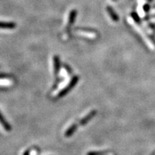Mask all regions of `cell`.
<instances>
[{
  "label": "cell",
  "instance_id": "cell-1",
  "mask_svg": "<svg viewBox=\"0 0 155 155\" xmlns=\"http://www.w3.org/2000/svg\"><path fill=\"white\" fill-rule=\"evenodd\" d=\"M76 16H77V11L76 10H72L71 12L69 15V18H68V28H71V26L73 25V23L75 22V19H76Z\"/></svg>",
  "mask_w": 155,
  "mask_h": 155
},
{
  "label": "cell",
  "instance_id": "cell-2",
  "mask_svg": "<svg viewBox=\"0 0 155 155\" xmlns=\"http://www.w3.org/2000/svg\"><path fill=\"white\" fill-rule=\"evenodd\" d=\"M16 28V24L11 22H0V29H9L12 30Z\"/></svg>",
  "mask_w": 155,
  "mask_h": 155
},
{
  "label": "cell",
  "instance_id": "cell-3",
  "mask_svg": "<svg viewBox=\"0 0 155 155\" xmlns=\"http://www.w3.org/2000/svg\"><path fill=\"white\" fill-rule=\"evenodd\" d=\"M78 79V78L77 76H75L74 78H73L72 79V81H71V83H70V84L68 85V86L67 88H65V89H64V90L62 91L61 93V94H60V96H63V95L65 94V93H67L68 91V90H70V89L72 88L75 85V83H77Z\"/></svg>",
  "mask_w": 155,
  "mask_h": 155
},
{
  "label": "cell",
  "instance_id": "cell-4",
  "mask_svg": "<svg viewBox=\"0 0 155 155\" xmlns=\"http://www.w3.org/2000/svg\"><path fill=\"white\" fill-rule=\"evenodd\" d=\"M59 69H60L59 57H58V56H55V57H54V72H55V74H57V73L59 72Z\"/></svg>",
  "mask_w": 155,
  "mask_h": 155
},
{
  "label": "cell",
  "instance_id": "cell-5",
  "mask_svg": "<svg viewBox=\"0 0 155 155\" xmlns=\"http://www.w3.org/2000/svg\"><path fill=\"white\" fill-rule=\"evenodd\" d=\"M107 10H108V14H109L110 15H111V18L113 19L114 20H116V19H117V16H116L115 13L114 12L113 9H112L111 8H110V7H108V8H107Z\"/></svg>",
  "mask_w": 155,
  "mask_h": 155
},
{
  "label": "cell",
  "instance_id": "cell-6",
  "mask_svg": "<svg viewBox=\"0 0 155 155\" xmlns=\"http://www.w3.org/2000/svg\"><path fill=\"white\" fill-rule=\"evenodd\" d=\"M0 122H1L2 125L3 126V127H5L6 129H10V127H9V126L7 124V122H5V120L3 119V118L2 117L1 114H0Z\"/></svg>",
  "mask_w": 155,
  "mask_h": 155
},
{
  "label": "cell",
  "instance_id": "cell-7",
  "mask_svg": "<svg viewBox=\"0 0 155 155\" xmlns=\"http://www.w3.org/2000/svg\"><path fill=\"white\" fill-rule=\"evenodd\" d=\"M114 1H115V0H114Z\"/></svg>",
  "mask_w": 155,
  "mask_h": 155
}]
</instances>
